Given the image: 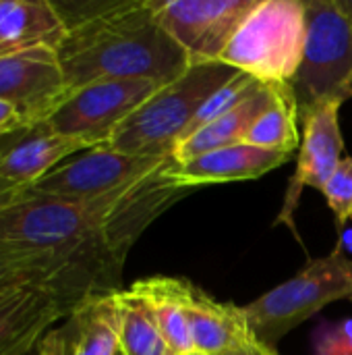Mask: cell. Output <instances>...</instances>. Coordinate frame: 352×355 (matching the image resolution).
Here are the masks:
<instances>
[{
	"instance_id": "cell-21",
	"label": "cell",
	"mask_w": 352,
	"mask_h": 355,
	"mask_svg": "<svg viewBox=\"0 0 352 355\" xmlns=\"http://www.w3.org/2000/svg\"><path fill=\"white\" fill-rule=\"evenodd\" d=\"M33 283H60L79 304L85 302L66 270L52 256L0 243V297Z\"/></svg>"
},
{
	"instance_id": "cell-5",
	"label": "cell",
	"mask_w": 352,
	"mask_h": 355,
	"mask_svg": "<svg viewBox=\"0 0 352 355\" xmlns=\"http://www.w3.org/2000/svg\"><path fill=\"white\" fill-rule=\"evenodd\" d=\"M305 33V0H259L220 60L261 83H290L303 58Z\"/></svg>"
},
{
	"instance_id": "cell-33",
	"label": "cell",
	"mask_w": 352,
	"mask_h": 355,
	"mask_svg": "<svg viewBox=\"0 0 352 355\" xmlns=\"http://www.w3.org/2000/svg\"><path fill=\"white\" fill-rule=\"evenodd\" d=\"M33 352V349H31ZM31 352H25V354H21V355H31Z\"/></svg>"
},
{
	"instance_id": "cell-1",
	"label": "cell",
	"mask_w": 352,
	"mask_h": 355,
	"mask_svg": "<svg viewBox=\"0 0 352 355\" xmlns=\"http://www.w3.org/2000/svg\"><path fill=\"white\" fill-rule=\"evenodd\" d=\"M191 191L162 168L89 200L23 196L0 216V243L52 256L85 300L118 293L127 256L137 239Z\"/></svg>"
},
{
	"instance_id": "cell-2",
	"label": "cell",
	"mask_w": 352,
	"mask_h": 355,
	"mask_svg": "<svg viewBox=\"0 0 352 355\" xmlns=\"http://www.w3.org/2000/svg\"><path fill=\"white\" fill-rule=\"evenodd\" d=\"M66 23L58 58L68 94L114 79L170 83L193 62L160 25L151 0L54 2Z\"/></svg>"
},
{
	"instance_id": "cell-20",
	"label": "cell",
	"mask_w": 352,
	"mask_h": 355,
	"mask_svg": "<svg viewBox=\"0 0 352 355\" xmlns=\"http://www.w3.org/2000/svg\"><path fill=\"white\" fill-rule=\"evenodd\" d=\"M120 355H174L147 300L133 287L118 291Z\"/></svg>"
},
{
	"instance_id": "cell-17",
	"label": "cell",
	"mask_w": 352,
	"mask_h": 355,
	"mask_svg": "<svg viewBox=\"0 0 352 355\" xmlns=\"http://www.w3.org/2000/svg\"><path fill=\"white\" fill-rule=\"evenodd\" d=\"M64 355H118V293L91 295L60 327Z\"/></svg>"
},
{
	"instance_id": "cell-28",
	"label": "cell",
	"mask_w": 352,
	"mask_h": 355,
	"mask_svg": "<svg viewBox=\"0 0 352 355\" xmlns=\"http://www.w3.org/2000/svg\"><path fill=\"white\" fill-rule=\"evenodd\" d=\"M25 187L21 185H15L6 179H0V216L4 210H8L12 204H17L23 196H25Z\"/></svg>"
},
{
	"instance_id": "cell-12",
	"label": "cell",
	"mask_w": 352,
	"mask_h": 355,
	"mask_svg": "<svg viewBox=\"0 0 352 355\" xmlns=\"http://www.w3.org/2000/svg\"><path fill=\"white\" fill-rule=\"evenodd\" d=\"M77 306L60 283H33L0 297V355L31 352Z\"/></svg>"
},
{
	"instance_id": "cell-32",
	"label": "cell",
	"mask_w": 352,
	"mask_h": 355,
	"mask_svg": "<svg viewBox=\"0 0 352 355\" xmlns=\"http://www.w3.org/2000/svg\"><path fill=\"white\" fill-rule=\"evenodd\" d=\"M183 355H203V354H199V352H191V354H183Z\"/></svg>"
},
{
	"instance_id": "cell-34",
	"label": "cell",
	"mask_w": 352,
	"mask_h": 355,
	"mask_svg": "<svg viewBox=\"0 0 352 355\" xmlns=\"http://www.w3.org/2000/svg\"><path fill=\"white\" fill-rule=\"evenodd\" d=\"M272 355H280V354H278V352H274V354H272Z\"/></svg>"
},
{
	"instance_id": "cell-27",
	"label": "cell",
	"mask_w": 352,
	"mask_h": 355,
	"mask_svg": "<svg viewBox=\"0 0 352 355\" xmlns=\"http://www.w3.org/2000/svg\"><path fill=\"white\" fill-rule=\"evenodd\" d=\"M31 355H64L62 354V337L60 329H50L33 347Z\"/></svg>"
},
{
	"instance_id": "cell-26",
	"label": "cell",
	"mask_w": 352,
	"mask_h": 355,
	"mask_svg": "<svg viewBox=\"0 0 352 355\" xmlns=\"http://www.w3.org/2000/svg\"><path fill=\"white\" fill-rule=\"evenodd\" d=\"M25 127H27V123H25L23 114L12 104L0 100V137L12 135Z\"/></svg>"
},
{
	"instance_id": "cell-19",
	"label": "cell",
	"mask_w": 352,
	"mask_h": 355,
	"mask_svg": "<svg viewBox=\"0 0 352 355\" xmlns=\"http://www.w3.org/2000/svg\"><path fill=\"white\" fill-rule=\"evenodd\" d=\"M187 285L189 279H180V277H149L131 285L151 306L160 331L174 355L195 352L187 314H185Z\"/></svg>"
},
{
	"instance_id": "cell-25",
	"label": "cell",
	"mask_w": 352,
	"mask_h": 355,
	"mask_svg": "<svg viewBox=\"0 0 352 355\" xmlns=\"http://www.w3.org/2000/svg\"><path fill=\"white\" fill-rule=\"evenodd\" d=\"M315 355H352V320H324L313 335Z\"/></svg>"
},
{
	"instance_id": "cell-11",
	"label": "cell",
	"mask_w": 352,
	"mask_h": 355,
	"mask_svg": "<svg viewBox=\"0 0 352 355\" xmlns=\"http://www.w3.org/2000/svg\"><path fill=\"white\" fill-rule=\"evenodd\" d=\"M340 106L342 104L338 102L319 104L301 116L303 133L297 171L290 177V185L284 196V206L276 218V225H286L290 231H297L295 212L299 208L301 193L307 187L322 191L338 168V164L342 162L344 139L338 119Z\"/></svg>"
},
{
	"instance_id": "cell-13",
	"label": "cell",
	"mask_w": 352,
	"mask_h": 355,
	"mask_svg": "<svg viewBox=\"0 0 352 355\" xmlns=\"http://www.w3.org/2000/svg\"><path fill=\"white\" fill-rule=\"evenodd\" d=\"M93 150L89 144L60 135L46 123L0 137V179L29 189L62 164L64 158Z\"/></svg>"
},
{
	"instance_id": "cell-9",
	"label": "cell",
	"mask_w": 352,
	"mask_h": 355,
	"mask_svg": "<svg viewBox=\"0 0 352 355\" xmlns=\"http://www.w3.org/2000/svg\"><path fill=\"white\" fill-rule=\"evenodd\" d=\"M259 0H151L160 25L191 62L220 60Z\"/></svg>"
},
{
	"instance_id": "cell-29",
	"label": "cell",
	"mask_w": 352,
	"mask_h": 355,
	"mask_svg": "<svg viewBox=\"0 0 352 355\" xmlns=\"http://www.w3.org/2000/svg\"><path fill=\"white\" fill-rule=\"evenodd\" d=\"M272 354H274V349H268V347H263V345H259V343L255 341V343H249V345H245V347H239V349L224 352V354H218V355H272Z\"/></svg>"
},
{
	"instance_id": "cell-3",
	"label": "cell",
	"mask_w": 352,
	"mask_h": 355,
	"mask_svg": "<svg viewBox=\"0 0 352 355\" xmlns=\"http://www.w3.org/2000/svg\"><path fill=\"white\" fill-rule=\"evenodd\" d=\"M239 73L222 60L193 62L180 77L147 98L112 133L106 148L133 156L170 158L207 98Z\"/></svg>"
},
{
	"instance_id": "cell-18",
	"label": "cell",
	"mask_w": 352,
	"mask_h": 355,
	"mask_svg": "<svg viewBox=\"0 0 352 355\" xmlns=\"http://www.w3.org/2000/svg\"><path fill=\"white\" fill-rule=\"evenodd\" d=\"M276 87H278V83H259V87L251 96H247L239 106H234L230 112H226L224 116L205 125L195 135H191L183 144H178L176 150L172 152V160L185 162V160H191V158L201 156L212 150L243 144L249 129L255 125V121L276 100Z\"/></svg>"
},
{
	"instance_id": "cell-8",
	"label": "cell",
	"mask_w": 352,
	"mask_h": 355,
	"mask_svg": "<svg viewBox=\"0 0 352 355\" xmlns=\"http://www.w3.org/2000/svg\"><path fill=\"white\" fill-rule=\"evenodd\" d=\"M170 158L133 156L110 150L106 146L83 152L71 162L60 164L50 175L31 185L29 198H60V200H89L112 193L154 173L166 168Z\"/></svg>"
},
{
	"instance_id": "cell-14",
	"label": "cell",
	"mask_w": 352,
	"mask_h": 355,
	"mask_svg": "<svg viewBox=\"0 0 352 355\" xmlns=\"http://www.w3.org/2000/svg\"><path fill=\"white\" fill-rule=\"evenodd\" d=\"M293 154L263 150L251 144H234L220 150L205 152L185 162H174L166 166V175L187 189L216 183L251 181L280 168L290 160Z\"/></svg>"
},
{
	"instance_id": "cell-4",
	"label": "cell",
	"mask_w": 352,
	"mask_h": 355,
	"mask_svg": "<svg viewBox=\"0 0 352 355\" xmlns=\"http://www.w3.org/2000/svg\"><path fill=\"white\" fill-rule=\"evenodd\" d=\"M352 297V260L338 248L311 260L299 275L243 306L255 341L268 349L326 306Z\"/></svg>"
},
{
	"instance_id": "cell-30",
	"label": "cell",
	"mask_w": 352,
	"mask_h": 355,
	"mask_svg": "<svg viewBox=\"0 0 352 355\" xmlns=\"http://www.w3.org/2000/svg\"><path fill=\"white\" fill-rule=\"evenodd\" d=\"M344 256H349L351 258L352 254V227L349 229H344L342 233H340V239H338V245H336Z\"/></svg>"
},
{
	"instance_id": "cell-23",
	"label": "cell",
	"mask_w": 352,
	"mask_h": 355,
	"mask_svg": "<svg viewBox=\"0 0 352 355\" xmlns=\"http://www.w3.org/2000/svg\"><path fill=\"white\" fill-rule=\"evenodd\" d=\"M259 83H261V81H257L255 77H251V75H247V73H239V75H237L234 79H230L226 85H222L220 89H216V92L207 98V102L199 108V112L195 114V119L191 121V125L187 127V131H185L180 144H183L187 137L195 135V133H197L199 129H203L205 125L214 123L216 119L224 116V114L230 112L234 106H239L247 96H251V94L259 87Z\"/></svg>"
},
{
	"instance_id": "cell-15",
	"label": "cell",
	"mask_w": 352,
	"mask_h": 355,
	"mask_svg": "<svg viewBox=\"0 0 352 355\" xmlns=\"http://www.w3.org/2000/svg\"><path fill=\"white\" fill-rule=\"evenodd\" d=\"M185 314L193 349L199 354L218 355L255 343L241 306L222 304L191 281L185 293Z\"/></svg>"
},
{
	"instance_id": "cell-24",
	"label": "cell",
	"mask_w": 352,
	"mask_h": 355,
	"mask_svg": "<svg viewBox=\"0 0 352 355\" xmlns=\"http://www.w3.org/2000/svg\"><path fill=\"white\" fill-rule=\"evenodd\" d=\"M322 193L336 216L338 231L342 233L352 220V156L342 158L330 181L324 185Z\"/></svg>"
},
{
	"instance_id": "cell-7",
	"label": "cell",
	"mask_w": 352,
	"mask_h": 355,
	"mask_svg": "<svg viewBox=\"0 0 352 355\" xmlns=\"http://www.w3.org/2000/svg\"><path fill=\"white\" fill-rule=\"evenodd\" d=\"M160 87L162 83L147 79L95 81L71 92L46 125L60 135L100 148Z\"/></svg>"
},
{
	"instance_id": "cell-10",
	"label": "cell",
	"mask_w": 352,
	"mask_h": 355,
	"mask_svg": "<svg viewBox=\"0 0 352 355\" xmlns=\"http://www.w3.org/2000/svg\"><path fill=\"white\" fill-rule=\"evenodd\" d=\"M66 96L58 50L37 48L0 58V100L12 104L27 127L46 123Z\"/></svg>"
},
{
	"instance_id": "cell-16",
	"label": "cell",
	"mask_w": 352,
	"mask_h": 355,
	"mask_svg": "<svg viewBox=\"0 0 352 355\" xmlns=\"http://www.w3.org/2000/svg\"><path fill=\"white\" fill-rule=\"evenodd\" d=\"M66 23L50 0H0V58L37 48L58 50Z\"/></svg>"
},
{
	"instance_id": "cell-31",
	"label": "cell",
	"mask_w": 352,
	"mask_h": 355,
	"mask_svg": "<svg viewBox=\"0 0 352 355\" xmlns=\"http://www.w3.org/2000/svg\"><path fill=\"white\" fill-rule=\"evenodd\" d=\"M336 4L342 10V15L346 17V21H349V25H351L352 29V0H336Z\"/></svg>"
},
{
	"instance_id": "cell-35",
	"label": "cell",
	"mask_w": 352,
	"mask_h": 355,
	"mask_svg": "<svg viewBox=\"0 0 352 355\" xmlns=\"http://www.w3.org/2000/svg\"><path fill=\"white\" fill-rule=\"evenodd\" d=\"M118 355H120V354H118Z\"/></svg>"
},
{
	"instance_id": "cell-6",
	"label": "cell",
	"mask_w": 352,
	"mask_h": 355,
	"mask_svg": "<svg viewBox=\"0 0 352 355\" xmlns=\"http://www.w3.org/2000/svg\"><path fill=\"white\" fill-rule=\"evenodd\" d=\"M307 33L290 81L299 114L352 98V29L336 0H305Z\"/></svg>"
},
{
	"instance_id": "cell-22",
	"label": "cell",
	"mask_w": 352,
	"mask_h": 355,
	"mask_svg": "<svg viewBox=\"0 0 352 355\" xmlns=\"http://www.w3.org/2000/svg\"><path fill=\"white\" fill-rule=\"evenodd\" d=\"M299 119L301 114L290 83H278L276 100L249 129L245 144L272 152L293 154L297 148H301V135L297 125Z\"/></svg>"
}]
</instances>
